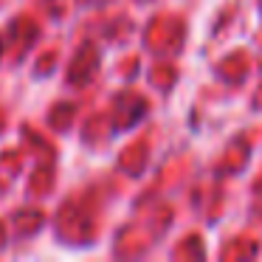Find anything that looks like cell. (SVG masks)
<instances>
[{
    "label": "cell",
    "mask_w": 262,
    "mask_h": 262,
    "mask_svg": "<svg viewBox=\"0 0 262 262\" xmlns=\"http://www.w3.org/2000/svg\"><path fill=\"white\" fill-rule=\"evenodd\" d=\"M0 51H3V46H0Z\"/></svg>",
    "instance_id": "cell-1"
}]
</instances>
